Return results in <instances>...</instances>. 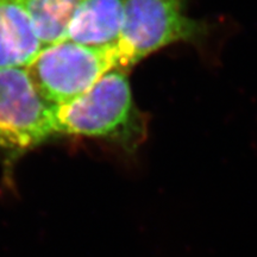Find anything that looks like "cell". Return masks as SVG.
<instances>
[{"label":"cell","mask_w":257,"mask_h":257,"mask_svg":"<svg viewBox=\"0 0 257 257\" xmlns=\"http://www.w3.org/2000/svg\"><path fill=\"white\" fill-rule=\"evenodd\" d=\"M57 136L101 138L135 152L148 136V117L140 110L126 70L113 69L73 101L51 106Z\"/></svg>","instance_id":"obj_1"},{"label":"cell","mask_w":257,"mask_h":257,"mask_svg":"<svg viewBox=\"0 0 257 257\" xmlns=\"http://www.w3.org/2000/svg\"><path fill=\"white\" fill-rule=\"evenodd\" d=\"M42 49L21 0H0V69L28 68Z\"/></svg>","instance_id":"obj_6"},{"label":"cell","mask_w":257,"mask_h":257,"mask_svg":"<svg viewBox=\"0 0 257 257\" xmlns=\"http://www.w3.org/2000/svg\"><path fill=\"white\" fill-rule=\"evenodd\" d=\"M56 137L51 105L27 68L0 69V152L25 153Z\"/></svg>","instance_id":"obj_4"},{"label":"cell","mask_w":257,"mask_h":257,"mask_svg":"<svg viewBox=\"0 0 257 257\" xmlns=\"http://www.w3.org/2000/svg\"><path fill=\"white\" fill-rule=\"evenodd\" d=\"M36 29L42 46L63 40L74 12L82 0H21Z\"/></svg>","instance_id":"obj_7"},{"label":"cell","mask_w":257,"mask_h":257,"mask_svg":"<svg viewBox=\"0 0 257 257\" xmlns=\"http://www.w3.org/2000/svg\"><path fill=\"white\" fill-rule=\"evenodd\" d=\"M125 0H82L62 41L87 47H107L120 36Z\"/></svg>","instance_id":"obj_5"},{"label":"cell","mask_w":257,"mask_h":257,"mask_svg":"<svg viewBox=\"0 0 257 257\" xmlns=\"http://www.w3.org/2000/svg\"><path fill=\"white\" fill-rule=\"evenodd\" d=\"M114 44L96 48L61 41L44 47L27 69L48 104L63 105L88 92L105 74L119 69Z\"/></svg>","instance_id":"obj_3"},{"label":"cell","mask_w":257,"mask_h":257,"mask_svg":"<svg viewBox=\"0 0 257 257\" xmlns=\"http://www.w3.org/2000/svg\"><path fill=\"white\" fill-rule=\"evenodd\" d=\"M189 0H125L120 36L114 44L119 69L127 70L173 44L199 50L208 46L213 27L189 17Z\"/></svg>","instance_id":"obj_2"}]
</instances>
